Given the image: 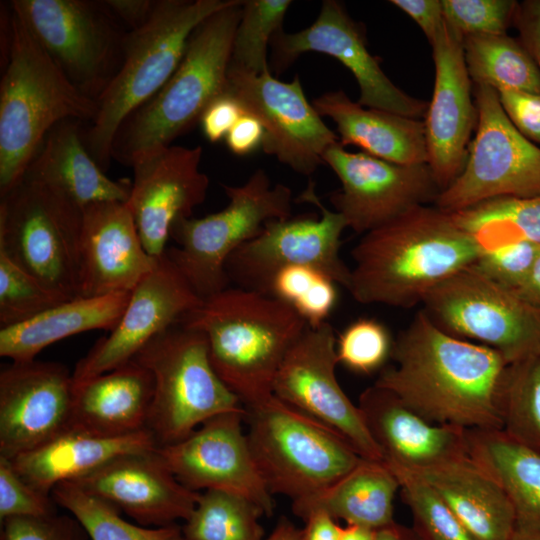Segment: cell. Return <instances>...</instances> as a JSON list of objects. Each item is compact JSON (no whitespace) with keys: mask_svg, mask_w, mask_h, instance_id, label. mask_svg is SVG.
<instances>
[{"mask_svg":"<svg viewBox=\"0 0 540 540\" xmlns=\"http://www.w3.org/2000/svg\"><path fill=\"white\" fill-rule=\"evenodd\" d=\"M395 365L374 385L394 393L434 424L502 429L497 389L505 358L497 350L453 336L419 311L393 342Z\"/></svg>","mask_w":540,"mask_h":540,"instance_id":"obj_1","label":"cell"},{"mask_svg":"<svg viewBox=\"0 0 540 540\" xmlns=\"http://www.w3.org/2000/svg\"><path fill=\"white\" fill-rule=\"evenodd\" d=\"M481 253L452 213L417 206L364 234L351 252L347 290L362 304L411 308Z\"/></svg>","mask_w":540,"mask_h":540,"instance_id":"obj_2","label":"cell"},{"mask_svg":"<svg viewBox=\"0 0 540 540\" xmlns=\"http://www.w3.org/2000/svg\"><path fill=\"white\" fill-rule=\"evenodd\" d=\"M179 323L205 335L213 368L244 407L273 395L285 355L308 327L279 299L235 286L203 299Z\"/></svg>","mask_w":540,"mask_h":540,"instance_id":"obj_3","label":"cell"},{"mask_svg":"<svg viewBox=\"0 0 540 540\" xmlns=\"http://www.w3.org/2000/svg\"><path fill=\"white\" fill-rule=\"evenodd\" d=\"M0 83V196L23 178L49 131L65 120L91 123L97 102L80 92L9 6Z\"/></svg>","mask_w":540,"mask_h":540,"instance_id":"obj_4","label":"cell"},{"mask_svg":"<svg viewBox=\"0 0 540 540\" xmlns=\"http://www.w3.org/2000/svg\"><path fill=\"white\" fill-rule=\"evenodd\" d=\"M242 6L243 1L234 0L194 30L169 80L120 125L112 144V159L131 166L139 157L172 145L226 92Z\"/></svg>","mask_w":540,"mask_h":540,"instance_id":"obj_5","label":"cell"},{"mask_svg":"<svg viewBox=\"0 0 540 540\" xmlns=\"http://www.w3.org/2000/svg\"><path fill=\"white\" fill-rule=\"evenodd\" d=\"M234 0H157L149 20L128 30L117 73L96 100L98 112L84 127L85 146L103 171L122 122L150 100L179 66L194 30Z\"/></svg>","mask_w":540,"mask_h":540,"instance_id":"obj_6","label":"cell"},{"mask_svg":"<svg viewBox=\"0 0 540 540\" xmlns=\"http://www.w3.org/2000/svg\"><path fill=\"white\" fill-rule=\"evenodd\" d=\"M244 408L249 447L272 495H312L363 458L340 433L274 395Z\"/></svg>","mask_w":540,"mask_h":540,"instance_id":"obj_7","label":"cell"},{"mask_svg":"<svg viewBox=\"0 0 540 540\" xmlns=\"http://www.w3.org/2000/svg\"><path fill=\"white\" fill-rule=\"evenodd\" d=\"M133 360L153 376L146 428L158 447L181 441L216 415L244 409L216 373L207 339L196 329L177 323L149 341Z\"/></svg>","mask_w":540,"mask_h":540,"instance_id":"obj_8","label":"cell"},{"mask_svg":"<svg viewBox=\"0 0 540 540\" xmlns=\"http://www.w3.org/2000/svg\"><path fill=\"white\" fill-rule=\"evenodd\" d=\"M228 204L202 218H180L170 230L177 246L166 249L193 290L205 299L230 286L225 265L265 224L291 217L292 191L273 184L263 169L239 186L223 185Z\"/></svg>","mask_w":540,"mask_h":540,"instance_id":"obj_9","label":"cell"},{"mask_svg":"<svg viewBox=\"0 0 540 540\" xmlns=\"http://www.w3.org/2000/svg\"><path fill=\"white\" fill-rule=\"evenodd\" d=\"M82 209L23 177L0 202V251L66 300L79 297Z\"/></svg>","mask_w":540,"mask_h":540,"instance_id":"obj_10","label":"cell"},{"mask_svg":"<svg viewBox=\"0 0 540 540\" xmlns=\"http://www.w3.org/2000/svg\"><path fill=\"white\" fill-rule=\"evenodd\" d=\"M10 6L72 85L96 101L120 68L128 32L103 2L13 0Z\"/></svg>","mask_w":540,"mask_h":540,"instance_id":"obj_11","label":"cell"},{"mask_svg":"<svg viewBox=\"0 0 540 540\" xmlns=\"http://www.w3.org/2000/svg\"><path fill=\"white\" fill-rule=\"evenodd\" d=\"M422 303L441 329L497 350L508 364L540 354V309L474 265L442 281Z\"/></svg>","mask_w":540,"mask_h":540,"instance_id":"obj_12","label":"cell"},{"mask_svg":"<svg viewBox=\"0 0 540 540\" xmlns=\"http://www.w3.org/2000/svg\"><path fill=\"white\" fill-rule=\"evenodd\" d=\"M477 131L458 177L435 200L454 213L499 197L540 195V148L505 114L492 87L475 86Z\"/></svg>","mask_w":540,"mask_h":540,"instance_id":"obj_13","label":"cell"},{"mask_svg":"<svg viewBox=\"0 0 540 540\" xmlns=\"http://www.w3.org/2000/svg\"><path fill=\"white\" fill-rule=\"evenodd\" d=\"M308 183L299 201L315 205L320 216L273 220L228 258L225 271L235 287L269 294L274 275L289 266H312L348 289L351 269L340 257L341 236L348 228L337 211L327 208Z\"/></svg>","mask_w":540,"mask_h":540,"instance_id":"obj_14","label":"cell"},{"mask_svg":"<svg viewBox=\"0 0 540 540\" xmlns=\"http://www.w3.org/2000/svg\"><path fill=\"white\" fill-rule=\"evenodd\" d=\"M336 340L329 322L308 326L285 355L273 395L340 433L361 457L384 461L358 405L338 382Z\"/></svg>","mask_w":540,"mask_h":540,"instance_id":"obj_15","label":"cell"},{"mask_svg":"<svg viewBox=\"0 0 540 540\" xmlns=\"http://www.w3.org/2000/svg\"><path fill=\"white\" fill-rule=\"evenodd\" d=\"M226 92L263 125V151L301 175L313 174L326 150L339 142L308 102L298 75L283 82L270 70L253 74L229 67Z\"/></svg>","mask_w":540,"mask_h":540,"instance_id":"obj_16","label":"cell"},{"mask_svg":"<svg viewBox=\"0 0 540 540\" xmlns=\"http://www.w3.org/2000/svg\"><path fill=\"white\" fill-rule=\"evenodd\" d=\"M270 69L282 73L301 55L317 52L342 63L355 77L358 103L409 118L425 117L429 103L399 89L368 50L363 29L336 0H325L315 21L301 31L277 32L271 41Z\"/></svg>","mask_w":540,"mask_h":540,"instance_id":"obj_17","label":"cell"},{"mask_svg":"<svg viewBox=\"0 0 540 540\" xmlns=\"http://www.w3.org/2000/svg\"><path fill=\"white\" fill-rule=\"evenodd\" d=\"M323 162L341 183L330 201L347 227L358 234H366L412 208L435 201L441 192L426 163L396 164L365 152H349L339 142L326 150Z\"/></svg>","mask_w":540,"mask_h":540,"instance_id":"obj_18","label":"cell"},{"mask_svg":"<svg viewBox=\"0 0 540 540\" xmlns=\"http://www.w3.org/2000/svg\"><path fill=\"white\" fill-rule=\"evenodd\" d=\"M245 408L216 415L181 441L157 451L187 488L220 490L242 496L265 516L274 511L267 489L243 431Z\"/></svg>","mask_w":540,"mask_h":540,"instance_id":"obj_19","label":"cell"},{"mask_svg":"<svg viewBox=\"0 0 540 540\" xmlns=\"http://www.w3.org/2000/svg\"><path fill=\"white\" fill-rule=\"evenodd\" d=\"M202 301L164 253L131 291L115 328L77 362L72 372L74 384L132 361L149 341L179 323Z\"/></svg>","mask_w":540,"mask_h":540,"instance_id":"obj_20","label":"cell"},{"mask_svg":"<svg viewBox=\"0 0 540 540\" xmlns=\"http://www.w3.org/2000/svg\"><path fill=\"white\" fill-rule=\"evenodd\" d=\"M74 380L51 361H12L0 371V456L12 459L71 424Z\"/></svg>","mask_w":540,"mask_h":540,"instance_id":"obj_21","label":"cell"},{"mask_svg":"<svg viewBox=\"0 0 540 540\" xmlns=\"http://www.w3.org/2000/svg\"><path fill=\"white\" fill-rule=\"evenodd\" d=\"M201 146L170 145L151 151L130 166L133 181L127 204L146 251L161 257L175 221L191 217L206 198L208 176L201 171Z\"/></svg>","mask_w":540,"mask_h":540,"instance_id":"obj_22","label":"cell"},{"mask_svg":"<svg viewBox=\"0 0 540 540\" xmlns=\"http://www.w3.org/2000/svg\"><path fill=\"white\" fill-rule=\"evenodd\" d=\"M462 41L463 37L446 23L430 44L435 82L424 126L427 164L441 191L464 167L477 116Z\"/></svg>","mask_w":540,"mask_h":540,"instance_id":"obj_23","label":"cell"},{"mask_svg":"<svg viewBox=\"0 0 540 540\" xmlns=\"http://www.w3.org/2000/svg\"><path fill=\"white\" fill-rule=\"evenodd\" d=\"M72 482L146 527L185 521L200 495L175 477L157 448L123 454Z\"/></svg>","mask_w":540,"mask_h":540,"instance_id":"obj_24","label":"cell"},{"mask_svg":"<svg viewBox=\"0 0 540 540\" xmlns=\"http://www.w3.org/2000/svg\"><path fill=\"white\" fill-rule=\"evenodd\" d=\"M156 260L146 251L127 202L82 209L79 297L131 292Z\"/></svg>","mask_w":540,"mask_h":540,"instance_id":"obj_25","label":"cell"},{"mask_svg":"<svg viewBox=\"0 0 540 540\" xmlns=\"http://www.w3.org/2000/svg\"><path fill=\"white\" fill-rule=\"evenodd\" d=\"M358 407L388 466L420 472L468 453L467 429L431 423L385 388H366Z\"/></svg>","mask_w":540,"mask_h":540,"instance_id":"obj_26","label":"cell"},{"mask_svg":"<svg viewBox=\"0 0 540 540\" xmlns=\"http://www.w3.org/2000/svg\"><path fill=\"white\" fill-rule=\"evenodd\" d=\"M157 447L148 429L109 435L69 426L40 446L10 461L27 483L51 495L59 483L82 478L118 456Z\"/></svg>","mask_w":540,"mask_h":540,"instance_id":"obj_27","label":"cell"},{"mask_svg":"<svg viewBox=\"0 0 540 540\" xmlns=\"http://www.w3.org/2000/svg\"><path fill=\"white\" fill-rule=\"evenodd\" d=\"M82 124L65 120L55 125L23 177L44 184L81 209L99 202H127L132 181L106 175L85 146Z\"/></svg>","mask_w":540,"mask_h":540,"instance_id":"obj_28","label":"cell"},{"mask_svg":"<svg viewBox=\"0 0 540 540\" xmlns=\"http://www.w3.org/2000/svg\"><path fill=\"white\" fill-rule=\"evenodd\" d=\"M413 473L439 495L476 540L512 538L516 515L508 495L468 453Z\"/></svg>","mask_w":540,"mask_h":540,"instance_id":"obj_29","label":"cell"},{"mask_svg":"<svg viewBox=\"0 0 540 540\" xmlns=\"http://www.w3.org/2000/svg\"><path fill=\"white\" fill-rule=\"evenodd\" d=\"M337 126L341 146L356 145L374 157L401 165L427 164L424 122L352 101L343 90L312 101Z\"/></svg>","mask_w":540,"mask_h":540,"instance_id":"obj_30","label":"cell"},{"mask_svg":"<svg viewBox=\"0 0 540 540\" xmlns=\"http://www.w3.org/2000/svg\"><path fill=\"white\" fill-rule=\"evenodd\" d=\"M74 386L70 426L109 435L147 429L154 381L141 364L132 360Z\"/></svg>","mask_w":540,"mask_h":540,"instance_id":"obj_31","label":"cell"},{"mask_svg":"<svg viewBox=\"0 0 540 540\" xmlns=\"http://www.w3.org/2000/svg\"><path fill=\"white\" fill-rule=\"evenodd\" d=\"M399 489L398 478L383 461L362 458L326 488L291 501V509L303 521L322 512L347 525L377 531L395 522L394 498Z\"/></svg>","mask_w":540,"mask_h":540,"instance_id":"obj_32","label":"cell"},{"mask_svg":"<svg viewBox=\"0 0 540 540\" xmlns=\"http://www.w3.org/2000/svg\"><path fill=\"white\" fill-rule=\"evenodd\" d=\"M131 292L76 297L14 326L0 328V356L23 362L36 359L47 346L91 330L112 331Z\"/></svg>","mask_w":540,"mask_h":540,"instance_id":"obj_33","label":"cell"},{"mask_svg":"<svg viewBox=\"0 0 540 540\" xmlns=\"http://www.w3.org/2000/svg\"><path fill=\"white\" fill-rule=\"evenodd\" d=\"M468 454L508 495L516 525L540 529V453L510 439L502 429H467Z\"/></svg>","mask_w":540,"mask_h":540,"instance_id":"obj_34","label":"cell"},{"mask_svg":"<svg viewBox=\"0 0 540 540\" xmlns=\"http://www.w3.org/2000/svg\"><path fill=\"white\" fill-rule=\"evenodd\" d=\"M462 45L476 85L540 94V70L522 43L500 34L465 36Z\"/></svg>","mask_w":540,"mask_h":540,"instance_id":"obj_35","label":"cell"},{"mask_svg":"<svg viewBox=\"0 0 540 540\" xmlns=\"http://www.w3.org/2000/svg\"><path fill=\"white\" fill-rule=\"evenodd\" d=\"M452 215L475 238L482 252L517 240L540 246V195L494 198Z\"/></svg>","mask_w":540,"mask_h":540,"instance_id":"obj_36","label":"cell"},{"mask_svg":"<svg viewBox=\"0 0 540 540\" xmlns=\"http://www.w3.org/2000/svg\"><path fill=\"white\" fill-rule=\"evenodd\" d=\"M496 402L502 431L540 453V354L505 367Z\"/></svg>","mask_w":540,"mask_h":540,"instance_id":"obj_37","label":"cell"},{"mask_svg":"<svg viewBox=\"0 0 540 540\" xmlns=\"http://www.w3.org/2000/svg\"><path fill=\"white\" fill-rule=\"evenodd\" d=\"M51 496L81 523L90 540H184L178 524L164 527L132 524L121 517L117 507L72 481L56 485Z\"/></svg>","mask_w":540,"mask_h":540,"instance_id":"obj_38","label":"cell"},{"mask_svg":"<svg viewBox=\"0 0 540 540\" xmlns=\"http://www.w3.org/2000/svg\"><path fill=\"white\" fill-rule=\"evenodd\" d=\"M261 509L234 493L206 490L182 526L184 540H265Z\"/></svg>","mask_w":540,"mask_h":540,"instance_id":"obj_39","label":"cell"},{"mask_svg":"<svg viewBox=\"0 0 540 540\" xmlns=\"http://www.w3.org/2000/svg\"><path fill=\"white\" fill-rule=\"evenodd\" d=\"M290 0H246L237 25L230 68L261 74L270 70L268 49L273 36L282 30Z\"/></svg>","mask_w":540,"mask_h":540,"instance_id":"obj_40","label":"cell"},{"mask_svg":"<svg viewBox=\"0 0 540 540\" xmlns=\"http://www.w3.org/2000/svg\"><path fill=\"white\" fill-rule=\"evenodd\" d=\"M337 283L312 266H289L272 278L269 295L292 308L309 327L326 322L337 303Z\"/></svg>","mask_w":540,"mask_h":540,"instance_id":"obj_41","label":"cell"},{"mask_svg":"<svg viewBox=\"0 0 540 540\" xmlns=\"http://www.w3.org/2000/svg\"><path fill=\"white\" fill-rule=\"evenodd\" d=\"M388 467L398 478L402 500L410 510L412 529L419 540H476L421 477Z\"/></svg>","mask_w":540,"mask_h":540,"instance_id":"obj_42","label":"cell"},{"mask_svg":"<svg viewBox=\"0 0 540 540\" xmlns=\"http://www.w3.org/2000/svg\"><path fill=\"white\" fill-rule=\"evenodd\" d=\"M67 301L0 251V327L26 322Z\"/></svg>","mask_w":540,"mask_h":540,"instance_id":"obj_43","label":"cell"},{"mask_svg":"<svg viewBox=\"0 0 540 540\" xmlns=\"http://www.w3.org/2000/svg\"><path fill=\"white\" fill-rule=\"evenodd\" d=\"M393 342L385 325L372 318H360L338 335V362L355 373L371 374L383 369L391 358Z\"/></svg>","mask_w":540,"mask_h":540,"instance_id":"obj_44","label":"cell"},{"mask_svg":"<svg viewBox=\"0 0 540 540\" xmlns=\"http://www.w3.org/2000/svg\"><path fill=\"white\" fill-rule=\"evenodd\" d=\"M446 23L462 37L500 35L514 18L511 0H441Z\"/></svg>","mask_w":540,"mask_h":540,"instance_id":"obj_45","label":"cell"},{"mask_svg":"<svg viewBox=\"0 0 540 540\" xmlns=\"http://www.w3.org/2000/svg\"><path fill=\"white\" fill-rule=\"evenodd\" d=\"M57 504L27 483L15 470L10 459L0 456V518H40L57 514Z\"/></svg>","mask_w":540,"mask_h":540,"instance_id":"obj_46","label":"cell"},{"mask_svg":"<svg viewBox=\"0 0 540 540\" xmlns=\"http://www.w3.org/2000/svg\"><path fill=\"white\" fill-rule=\"evenodd\" d=\"M540 246L517 240L489 251H483L473 264L484 275L516 292L525 281Z\"/></svg>","mask_w":540,"mask_h":540,"instance_id":"obj_47","label":"cell"},{"mask_svg":"<svg viewBox=\"0 0 540 540\" xmlns=\"http://www.w3.org/2000/svg\"><path fill=\"white\" fill-rule=\"evenodd\" d=\"M2 523L1 540H90L81 523L74 517L7 518Z\"/></svg>","mask_w":540,"mask_h":540,"instance_id":"obj_48","label":"cell"},{"mask_svg":"<svg viewBox=\"0 0 540 540\" xmlns=\"http://www.w3.org/2000/svg\"><path fill=\"white\" fill-rule=\"evenodd\" d=\"M496 91L514 127L529 141L540 144V94L511 89Z\"/></svg>","mask_w":540,"mask_h":540,"instance_id":"obj_49","label":"cell"},{"mask_svg":"<svg viewBox=\"0 0 540 540\" xmlns=\"http://www.w3.org/2000/svg\"><path fill=\"white\" fill-rule=\"evenodd\" d=\"M244 113L238 100L225 92L207 106L200 118L199 122L204 136L212 143L225 139Z\"/></svg>","mask_w":540,"mask_h":540,"instance_id":"obj_50","label":"cell"},{"mask_svg":"<svg viewBox=\"0 0 540 540\" xmlns=\"http://www.w3.org/2000/svg\"><path fill=\"white\" fill-rule=\"evenodd\" d=\"M390 3L417 23L430 44L446 24L441 0H391Z\"/></svg>","mask_w":540,"mask_h":540,"instance_id":"obj_51","label":"cell"},{"mask_svg":"<svg viewBox=\"0 0 540 540\" xmlns=\"http://www.w3.org/2000/svg\"><path fill=\"white\" fill-rule=\"evenodd\" d=\"M265 131L255 116L244 113L231 128L225 142L228 149L237 156H246L262 148Z\"/></svg>","mask_w":540,"mask_h":540,"instance_id":"obj_52","label":"cell"},{"mask_svg":"<svg viewBox=\"0 0 540 540\" xmlns=\"http://www.w3.org/2000/svg\"><path fill=\"white\" fill-rule=\"evenodd\" d=\"M513 19L516 20L522 44L540 70V0L517 5Z\"/></svg>","mask_w":540,"mask_h":540,"instance_id":"obj_53","label":"cell"},{"mask_svg":"<svg viewBox=\"0 0 540 540\" xmlns=\"http://www.w3.org/2000/svg\"><path fill=\"white\" fill-rule=\"evenodd\" d=\"M105 7L129 30L144 25L151 17L157 0H104Z\"/></svg>","mask_w":540,"mask_h":540,"instance_id":"obj_54","label":"cell"},{"mask_svg":"<svg viewBox=\"0 0 540 540\" xmlns=\"http://www.w3.org/2000/svg\"><path fill=\"white\" fill-rule=\"evenodd\" d=\"M304 522L303 540H339L341 526L329 515L315 512Z\"/></svg>","mask_w":540,"mask_h":540,"instance_id":"obj_55","label":"cell"},{"mask_svg":"<svg viewBox=\"0 0 540 540\" xmlns=\"http://www.w3.org/2000/svg\"><path fill=\"white\" fill-rule=\"evenodd\" d=\"M516 293L523 300L540 309V249L525 281Z\"/></svg>","mask_w":540,"mask_h":540,"instance_id":"obj_56","label":"cell"},{"mask_svg":"<svg viewBox=\"0 0 540 540\" xmlns=\"http://www.w3.org/2000/svg\"><path fill=\"white\" fill-rule=\"evenodd\" d=\"M265 540H303V529L298 528L288 518L281 517Z\"/></svg>","mask_w":540,"mask_h":540,"instance_id":"obj_57","label":"cell"},{"mask_svg":"<svg viewBox=\"0 0 540 540\" xmlns=\"http://www.w3.org/2000/svg\"><path fill=\"white\" fill-rule=\"evenodd\" d=\"M374 540H419L412 527L396 522L376 531Z\"/></svg>","mask_w":540,"mask_h":540,"instance_id":"obj_58","label":"cell"},{"mask_svg":"<svg viewBox=\"0 0 540 540\" xmlns=\"http://www.w3.org/2000/svg\"><path fill=\"white\" fill-rule=\"evenodd\" d=\"M375 534V530L346 524L340 528L339 540H374Z\"/></svg>","mask_w":540,"mask_h":540,"instance_id":"obj_59","label":"cell"},{"mask_svg":"<svg viewBox=\"0 0 540 540\" xmlns=\"http://www.w3.org/2000/svg\"><path fill=\"white\" fill-rule=\"evenodd\" d=\"M510 540H540V529L516 525Z\"/></svg>","mask_w":540,"mask_h":540,"instance_id":"obj_60","label":"cell"}]
</instances>
